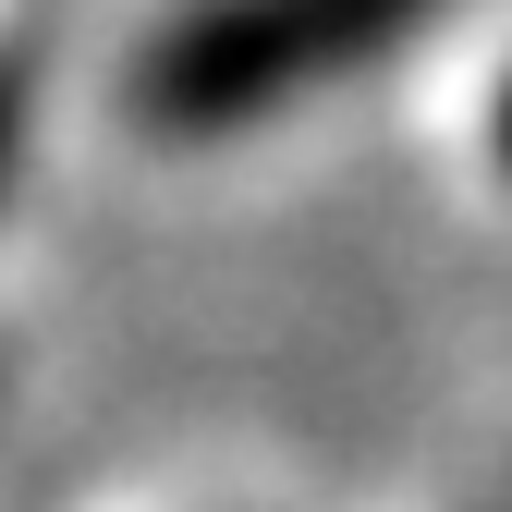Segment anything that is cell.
Returning <instances> with one entry per match:
<instances>
[{"label":"cell","instance_id":"obj_1","mask_svg":"<svg viewBox=\"0 0 512 512\" xmlns=\"http://www.w3.org/2000/svg\"><path fill=\"white\" fill-rule=\"evenodd\" d=\"M427 13H452V0H196L147 49L135 98L171 135H220V122H256V110H281L305 86L354 74V61H378Z\"/></svg>","mask_w":512,"mask_h":512},{"label":"cell","instance_id":"obj_2","mask_svg":"<svg viewBox=\"0 0 512 512\" xmlns=\"http://www.w3.org/2000/svg\"><path fill=\"white\" fill-rule=\"evenodd\" d=\"M13 159H25V74L0 61V183H13Z\"/></svg>","mask_w":512,"mask_h":512},{"label":"cell","instance_id":"obj_3","mask_svg":"<svg viewBox=\"0 0 512 512\" xmlns=\"http://www.w3.org/2000/svg\"><path fill=\"white\" fill-rule=\"evenodd\" d=\"M488 122H500V159H512V74H500V110H488Z\"/></svg>","mask_w":512,"mask_h":512}]
</instances>
